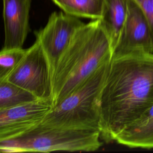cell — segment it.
<instances>
[{"label": "cell", "mask_w": 153, "mask_h": 153, "mask_svg": "<svg viewBox=\"0 0 153 153\" xmlns=\"http://www.w3.org/2000/svg\"><path fill=\"white\" fill-rule=\"evenodd\" d=\"M4 79L29 91L38 99L52 101V73L45 53L37 40L26 49L19 64Z\"/></svg>", "instance_id": "cell-5"}, {"label": "cell", "mask_w": 153, "mask_h": 153, "mask_svg": "<svg viewBox=\"0 0 153 153\" xmlns=\"http://www.w3.org/2000/svg\"><path fill=\"white\" fill-rule=\"evenodd\" d=\"M134 1L142 9L149 23L152 40V52L153 53V0Z\"/></svg>", "instance_id": "cell-15"}, {"label": "cell", "mask_w": 153, "mask_h": 153, "mask_svg": "<svg viewBox=\"0 0 153 153\" xmlns=\"http://www.w3.org/2000/svg\"><path fill=\"white\" fill-rule=\"evenodd\" d=\"M65 13L76 17L100 19L104 0H52Z\"/></svg>", "instance_id": "cell-12"}, {"label": "cell", "mask_w": 153, "mask_h": 153, "mask_svg": "<svg viewBox=\"0 0 153 153\" xmlns=\"http://www.w3.org/2000/svg\"><path fill=\"white\" fill-rule=\"evenodd\" d=\"M38 99L33 93L16 84L6 79L0 80V111Z\"/></svg>", "instance_id": "cell-13"}, {"label": "cell", "mask_w": 153, "mask_h": 153, "mask_svg": "<svg viewBox=\"0 0 153 153\" xmlns=\"http://www.w3.org/2000/svg\"><path fill=\"white\" fill-rule=\"evenodd\" d=\"M26 51L23 48H2L0 52V80L4 79L17 66Z\"/></svg>", "instance_id": "cell-14"}, {"label": "cell", "mask_w": 153, "mask_h": 153, "mask_svg": "<svg viewBox=\"0 0 153 153\" xmlns=\"http://www.w3.org/2000/svg\"><path fill=\"white\" fill-rule=\"evenodd\" d=\"M53 108L51 100L38 99L0 111V140L16 136L39 124Z\"/></svg>", "instance_id": "cell-8"}, {"label": "cell", "mask_w": 153, "mask_h": 153, "mask_svg": "<svg viewBox=\"0 0 153 153\" xmlns=\"http://www.w3.org/2000/svg\"><path fill=\"white\" fill-rule=\"evenodd\" d=\"M153 105V53L112 58L100 99L101 137L115 140Z\"/></svg>", "instance_id": "cell-1"}, {"label": "cell", "mask_w": 153, "mask_h": 153, "mask_svg": "<svg viewBox=\"0 0 153 153\" xmlns=\"http://www.w3.org/2000/svg\"><path fill=\"white\" fill-rule=\"evenodd\" d=\"M127 10L128 0H104L102 16L100 20L109 36L112 54L118 42Z\"/></svg>", "instance_id": "cell-11"}, {"label": "cell", "mask_w": 153, "mask_h": 153, "mask_svg": "<svg viewBox=\"0 0 153 153\" xmlns=\"http://www.w3.org/2000/svg\"><path fill=\"white\" fill-rule=\"evenodd\" d=\"M99 130L59 127L41 123L11 138L0 140L2 153L94 151L102 145Z\"/></svg>", "instance_id": "cell-4"}, {"label": "cell", "mask_w": 153, "mask_h": 153, "mask_svg": "<svg viewBox=\"0 0 153 153\" xmlns=\"http://www.w3.org/2000/svg\"><path fill=\"white\" fill-rule=\"evenodd\" d=\"M84 23L78 17L54 11L49 16L45 26L35 32L36 40L39 42L50 65L52 79L60 57L76 30Z\"/></svg>", "instance_id": "cell-6"}, {"label": "cell", "mask_w": 153, "mask_h": 153, "mask_svg": "<svg viewBox=\"0 0 153 153\" xmlns=\"http://www.w3.org/2000/svg\"><path fill=\"white\" fill-rule=\"evenodd\" d=\"M115 140L130 148H153V105L139 119L124 128Z\"/></svg>", "instance_id": "cell-10"}, {"label": "cell", "mask_w": 153, "mask_h": 153, "mask_svg": "<svg viewBox=\"0 0 153 153\" xmlns=\"http://www.w3.org/2000/svg\"><path fill=\"white\" fill-rule=\"evenodd\" d=\"M4 48H22L29 31L32 0H2Z\"/></svg>", "instance_id": "cell-9"}, {"label": "cell", "mask_w": 153, "mask_h": 153, "mask_svg": "<svg viewBox=\"0 0 153 153\" xmlns=\"http://www.w3.org/2000/svg\"><path fill=\"white\" fill-rule=\"evenodd\" d=\"M110 62L100 66L61 102L53 106L40 123L100 131V94Z\"/></svg>", "instance_id": "cell-3"}, {"label": "cell", "mask_w": 153, "mask_h": 153, "mask_svg": "<svg viewBox=\"0 0 153 153\" xmlns=\"http://www.w3.org/2000/svg\"><path fill=\"white\" fill-rule=\"evenodd\" d=\"M140 53H152L150 27L139 5L128 0L126 19L112 57Z\"/></svg>", "instance_id": "cell-7"}, {"label": "cell", "mask_w": 153, "mask_h": 153, "mask_svg": "<svg viewBox=\"0 0 153 153\" xmlns=\"http://www.w3.org/2000/svg\"><path fill=\"white\" fill-rule=\"evenodd\" d=\"M112 58L111 40L100 20L84 23L75 32L53 72V106Z\"/></svg>", "instance_id": "cell-2"}]
</instances>
